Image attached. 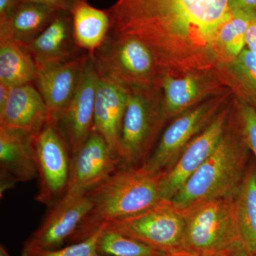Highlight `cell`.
<instances>
[{"mask_svg":"<svg viewBox=\"0 0 256 256\" xmlns=\"http://www.w3.org/2000/svg\"><path fill=\"white\" fill-rule=\"evenodd\" d=\"M52 6L58 11L68 12L72 13L74 8L84 0H22Z\"/></svg>","mask_w":256,"mask_h":256,"instance_id":"cell-30","label":"cell"},{"mask_svg":"<svg viewBox=\"0 0 256 256\" xmlns=\"http://www.w3.org/2000/svg\"><path fill=\"white\" fill-rule=\"evenodd\" d=\"M239 238L250 256H256V164H249L234 196Z\"/></svg>","mask_w":256,"mask_h":256,"instance_id":"cell-22","label":"cell"},{"mask_svg":"<svg viewBox=\"0 0 256 256\" xmlns=\"http://www.w3.org/2000/svg\"><path fill=\"white\" fill-rule=\"evenodd\" d=\"M25 46L37 68L66 63L85 53L76 41L72 13L64 11L58 12L50 24Z\"/></svg>","mask_w":256,"mask_h":256,"instance_id":"cell-18","label":"cell"},{"mask_svg":"<svg viewBox=\"0 0 256 256\" xmlns=\"http://www.w3.org/2000/svg\"><path fill=\"white\" fill-rule=\"evenodd\" d=\"M233 107L234 96L212 122L192 140L174 166L165 172L161 182L162 200L171 201L214 152L223 137Z\"/></svg>","mask_w":256,"mask_h":256,"instance_id":"cell-11","label":"cell"},{"mask_svg":"<svg viewBox=\"0 0 256 256\" xmlns=\"http://www.w3.org/2000/svg\"><path fill=\"white\" fill-rule=\"evenodd\" d=\"M250 152L239 122L235 100L220 144L171 200L184 210L208 200L235 196L249 166Z\"/></svg>","mask_w":256,"mask_h":256,"instance_id":"cell-3","label":"cell"},{"mask_svg":"<svg viewBox=\"0 0 256 256\" xmlns=\"http://www.w3.org/2000/svg\"><path fill=\"white\" fill-rule=\"evenodd\" d=\"M166 254L182 250L185 222L182 210L171 201L106 225Z\"/></svg>","mask_w":256,"mask_h":256,"instance_id":"cell-8","label":"cell"},{"mask_svg":"<svg viewBox=\"0 0 256 256\" xmlns=\"http://www.w3.org/2000/svg\"><path fill=\"white\" fill-rule=\"evenodd\" d=\"M164 256H204L198 255V254H193L184 250H180V252H172V254H166Z\"/></svg>","mask_w":256,"mask_h":256,"instance_id":"cell-35","label":"cell"},{"mask_svg":"<svg viewBox=\"0 0 256 256\" xmlns=\"http://www.w3.org/2000/svg\"><path fill=\"white\" fill-rule=\"evenodd\" d=\"M101 228L90 237L55 250H42L30 256H102L98 250L97 242Z\"/></svg>","mask_w":256,"mask_h":256,"instance_id":"cell-27","label":"cell"},{"mask_svg":"<svg viewBox=\"0 0 256 256\" xmlns=\"http://www.w3.org/2000/svg\"><path fill=\"white\" fill-rule=\"evenodd\" d=\"M233 96L228 90L214 96L173 119L142 166L152 172L169 171L192 140L212 122Z\"/></svg>","mask_w":256,"mask_h":256,"instance_id":"cell-7","label":"cell"},{"mask_svg":"<svg viewBox=\"0 0 256 256\" xmlns=\"http://www.w3.org/2000/svg\"><path fill=\"white\" fill-rule=\"evenodd\" d=\"M98 78L95 62L88 53L76 90L56 126L68 143L72 158L94 131Z\"/></svg>","mask_w":256,"mask_h":256,"instance_id":"cell-13","label":"cell"},{"mask_svg":"<svg viewBox=\"0 0 256 256\" xmlns=\"http://www.w3.org/2000/svg\"><path fill=\"white\" fill-rule=\"evenodd\" d=\"M48 122V110L36 86L28 84L12 88L0 112V124L22 129L36 138Z\"/></svg>","mask_w":256,"mask_h":256,"instance_id":"cell-19","label":"cell"},{"mask_svg":"<svg viewBox=\"0 0 256 256\" xmlns=\"http://www.w3.org/2000/svg\"><path fill=\"white\" fill-rule=\"evenodd\" d=\"M74 36L82 50L92 54L105 42L111 30L108 10L97 9L86 0L72 12Z\"/></svg>","mask_w":256,"mask_h":256,"instance_id":"cell-21","label":"cell"},{"mask_svg":"<svg viewBox=\"0 0 256 256\" xmlns=\"http://www.w3.org/2000/svg\"><path fill=\"white\" fill-rule=\"evenodd\" d=\"M36 138L20 128L0 124V193L38 176Z\"/></svg>","mask_w":256,"mask_h":256,"instance_id":"cell-15","label":"cell"},{"mask_svg":"<svg viewBox=\"0 0 256 256\" xmlns=\"http://www.w3.org/2000/svg\"><path fill=\"white\" fill-rule=\"evenodd\" d=\"M102 256H164V252L104 226L97 242Z\"/></svg>","mask_w":256,"mask_h":256,"instance_id":"cell-26","label":"cell"},{"mask_svg":"<svg viewBox=\"0 0 256 256\" xmlns=\"http://www.w3.org/2000/svg\"><path fill=\"white\" fill-rule=\"evenodd\" d=\"M40 190L35 200L52 207L62 200L68 188L72 156L56 126L47 124L35 140Z\"/></svg>","mask_w":256,"mask_h":256,"instance_id":"cell-9","label":"cell"},{"mask_svg":"<svg viewBox=\"0 0 256 256\" xmlns=\"http://www.w3.org/2000/svg\"><path fill=\"white\" fill-rule=\"evenodd\" d=\"M246 47L249 50L256 52V18L250 22L246 34Z\"/></svg>","mask_w":256,"mask_h":256,"instance_id":"cell-32","label":"cell"},{"mask_svg":"<svg viewBox=\"0 0 256 256\" xmlns=\"http://www.w3.org/2000/svg\"><path fill=\"white\" fill-rule=\"evenodd\" d=\"M129 88L120 138L118 156L122 166H133L146 158L166 122L160 85Z\"/></svg>","mask_w":256,"mask_h":256,"instance_id":"cell-5","label":"cell"},{"mask_svg":"<svg viewBox=\"0 0 256 256\" xmlns=\"http://www.w3.org/2000/svg\"><path fill=\"white\" fill-rule=\"evenodd\" d=\"M92 55L99 72L128 86L160 85L164 75L150 47L131 35L110 30L105 42Z\"/></svg>","mask_w":256,"mask_h":256,"instance_id":"cell-6","label":"cell"},{"mask_svg":"<svg viewBox=\"0 0 256 256\" xmlns=\"http://www.w3.org/2000/svg\"><path fill=\"white\" fill-rule=\"evenodd\" d=\"M164 172L148 171L142 165L121 166L98 186L89 192L92 200L68 242L85 240L104 226L128 218L163 201L161 182Z\"/></svg>","mask_w":256,"mask_h":256,"instance_id":"cell-2","label":"cell"},{"mask_svg":"<svg viewBox=\"0 0 256 256\" xmlns=\"http://www.w3.org/2000/svg\"><path fill=\"white\" fill-rule=\"evenodd\" d=\"M92 206V198L87 194L74 201L58 202L50 207L41 225L24 242L22 256L62 248L75 233Z\"/></svg>","mask_w":256,"mask_h":256,"instance_id":"cell-14","label":"cell"},{"mask_svg":"<svg viewBox=\"0 0 256 256\" xmlns=\"http://www.w3.org/2000/svg\"><path fill=\"white\" fill-rule=\"evenodd\" d=\"M234 100L244 138L249 149L256 158V108L238 100L235 97Z\"/></svg>","mask_w":256,"mask_h":256,"instance_id":"cell-28","label":"cell"},{"mask_svg":"<svg viewBox=\"0 0 256 256\" xmlns=\"http://www.w3.org/2000/svg\"><path fill=\"white\" fill-rule=\"evenodd\" d=\"M88 53L66 63L37 68L35 86L46 104L48 124L56 126L76 90Z\"/></svg>","mask_w":256,"mask_h":256,"instance_id":"cell-16","label":"cell"},{"mask_svg":"<svg viewBox=\"0 0 256 256\" xmlns=\"http://www.w3.org/2000/svg\"><path fill=\"white\" fill-rule=\"evenodd\" d=\"M108 10L112 31L142 40L174 75L216 67L217 34L232 15L228 0H118Z\"/></svg>","mask_w":256,"mask_h":256,"instance_id":"cell-1","label":"cell"},{"mask_svg":"<svg viewBox=\"0 0 256 256\" xmlns=\"http://www.w3.org/2000/svg\"><path fill=\"white\" fill-rule=\"evenodd\" d=\"M210 256H250L244 248L236 249V250H229V252H222L220 254H214Z\"/></svg>","mask_w":256,"mask_h":256,"instance_id":"cell-34","label":"cell"},{"mask_svg":"<svg viewBox=\"0 0 256 256\" xmlns=\"http://www.w3.org/2000/svg\"><path fill=\"white\" fill-rule=\"evenodd\" d=\"M230 12L242 13L256 18V0H228Z\"/></svg>","mask_w":256,"mask_h":256,"instance_id":"cell-29","label":"cell"},{"mask_svg":"<svg viewBox=\"0 0 256 256\" xmlns=\"http://www.w3.org/2000/svg\"><path fill=\"white\" fill-rule=\"evenodd\" d=\"M35 60L25 44L0 37V84L13 88L34 82Z\"/></svg>","mask_w":256,"mask_h":256,"instance_id":"cell-23","label":"cell"},{"mask_svg":"<svg viewBox=\"0 0 256 256\" xmlns=\"http://www.w3.org/2000/svg\"><path fill=\"white\" fill-rule=\"evenodd\" d=\"M230 13V18L222 25L217 34V66L235 60L246 46L248 28L252 18L242 13Z\"/></svg>","mask_w":256,"mask_h":256,"instance_id":"cell-25","label":"cell"},{"mask_svg":"<svg viewBox=\"0 0 256 256\" xmlns=\"http://www.w3.org/2000/svg\"><path fill=\"white\" fill-rule=\"evenodd\" d=\"M216 69L235 98L256 108V52L246 47L235 60Z\"/></svg>","mask_w":256,"mask_h":256,"instance_id":"cell-24","label":"cell"},{"mask_svg":"<svg viewBox=\"0 0 256 256\" xmlns=\"http://www.w3.org/2000/svg\"><path fill=\"white\" fill-rule=\"evenodd\" d=\"M182 210L185 222L182 250L210 256L244 248L237 228L234 196L200 202Z\"/></svg>","mask_w":256,"mask_h":256,"instance_id":"cell-4","label":"cell"},{"mask_svg":"<svg viewBox=\"0 0 256 256\" xmlns=\"http://www.w3.org/2000/svg\"><path fill=\"white\" fill-rule=\"evenodd\" d=\"M0 256H11L2 245L0 246Z\"/></svg>","mask_w":256,"mask_h":256,"instance_id":"cell-36","label":"cell"},{"mask_svg":"<svg viewBox=\"0 0 256 256\" xmlns=\"http://www.w3.org/2000/svg\"><path fill=\"white\" fill-rule=\"evenodd\" d=\"M22 0H0V20L8 18Z\"/></svg>","mask_w":256,"mask_h":256,"instance_id":"cell-31","label":"cell"},{"mask_svg":"<svg viewBox=\"0 0 256 256\" xmlns=\"http://www.w3.org/2000/svg\"><path fill=\"white\" fill-rule=\"evenodd\" d=\"M58 12L47 5L21 1L8 18L0 20V37L26 44L50 24Z\"/></svg>","mask_w":256,"mask_h":256,"instance_id":"cell-20","label":"cell"},{"mask_svg":"<svg viewBox=\"0 0 256 256\" xmlns=\"http://www.w3.org/2000/svg\"><path fill=\"white\" fill-rule=\"evenodd\" d=\"M119 164V156L111 150L105 138L94 130L72 158L68 188L60 202L66 203L85 196L108 178Z\"/></svg>","mask_w":256,"mask_h":256,"instance_id":"cell-10","label":"cell"},{"mask_svg":"<svg viewBox=\"0 0 256 256\" xmlns=\"http://www.w3.org/2000/svg\"><path fill=\"white\" fill-rule=\"evenodd\" d=\"M98 72L94 130L105 138L119 156L120 138L129 98V86L118 79Z\"/></svg>","mask_w":256,"mask_h":256,"instance_id":"cell-17","label":"cell"},{"mask_svg":"<svg viewBox=\"0 0 256 256\" xmlns=\"http://www.w3.org/2000/svg\"><path fill=\"white\" fill-rule=\"evenodd\" d=\"M166 122L203 101L228 92L216 69L164 74L160 82Z\"/></svg>","mask_w":256,"mask_h":256,"instance_id":"cell-12","label":"cell"},{"mask_svg":"<svg viewBox=\"0 0 256 256\" xmlns=\"http://www.w3.org/2000/svg\"><path fill=\"white\" fill-rule=\"evenodd\" d=\"M11 89V87L5 84H0V112H2L8 104Z\"/></svg>","mask_w":256,"mask_h":256,"instance_id":"cell-33","label":"cell"}]
</instances>
